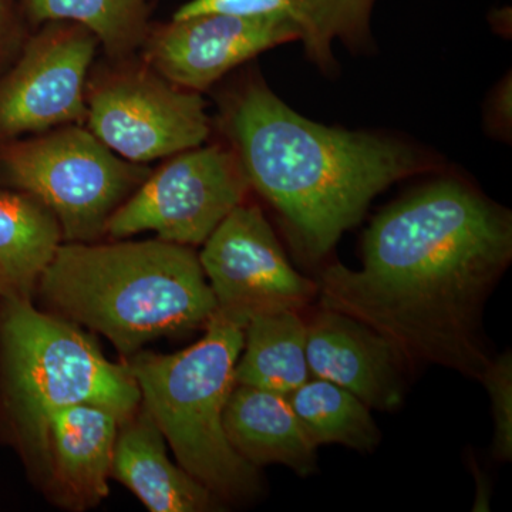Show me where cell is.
<instances>
[{
  "label": "cell",
  "mask_w": 512,
  "mask_h": 512,
  "mask_svg": "<svg viewBox=\"0 0 512 512\" xmlns=\"http://www.w3.org/2000/svg\"><path fill=\"white\" fill-rule=\"evenodd\" d=\"M362 254L359 271L320 272L319 306L375 330L407 370L480 380L493 359L484 306L512 259L510 212L460 181H436L380 212Z\"/></svg>",
  "instance_id": "6da1fadb"
},
{
  "label": "cell",
  "mask_w": 512,
  "mask_h": 512,
  "mask_svg": "<svg viewBox=\"0 0 512 512\" xmlns=\"http://www.w3.org/2000/svg\"><path fill=\"white\" fill-rule=\"evenodd\" d=\"M227 127L249 187L281 214L312 261L332 251L377 194L429 168L402 141L305 119L262 82L235 96Z\"/></svg>",
  "instance_id": "7a4b0ae2"
},
{
  "label": "cell",
  "mask_w": 512,
  "mask_h": 512,
  "mask_svg": "<svg viewBox=\"0 0 512 512\" xmlns=\"http://www.w3.org/2000/svg\"><path fill=\"white\" fill-rule=\"evenodd\" d=\"M36 291L50 312L106 336L126 357L205 329L217 312L198 255L160 238L62 244Z\"/></svg>",
  "instance_id": "3957f363"
},
{
  "label": "cell",
  "mask_w": 512,
  "mask_h": 512,
  "mask_svg": "<svg viewBox=\"0 0 512 512\" xmlns=\"http://www.w3.org/2000/svg\"><path fill=\"white\" fill-rule=\"evenodd\" d=\"M3 406L22 456L45 485L52 414L72 404L106 407L121 421L140 409L126 363L110 362L82 326L28 299H0Z\"/></svg>",
  "instance_id": "277c9868"
},
{
  "label": "cell",
  "mask_w": 512,
  "mask_h": 512,
  "mask_svg": "<svg viewBox=\"0 0 512 512\" xmlns=\"http://www.w3.org/2000/svg\"><path fill=\"white\" fill-rule=\"evenodd\" d=\"M245 326V320L217 311L190 348L173 355L140 350L126 360L141 406L177 463L218 500H248L261 490L258 468L239 456L224 430Z\"/></svg>",
  "instance_id": "5b68a950"
},
{
  "label": "cell",
  "mask_w": 512,
  "mask_h": 512,
  "mask_svg": "<svg viewBox=\"0 0 512 512\" xmlns=\"http://www.w3.org/2000/svg\"><path fill=\"white\" fill-rule=\"evenodd\" d=\"M3 165L13 184L53 212L67 242L106 234L111 215L150 174L80 127L13 144Z\"/></svg>",
  "instance_id": "8992f818"
},
{
  "label": "cell",
  "mask_w": 512,
  "mask_h": 512,
  "mask_svg": "<svg viewBox=\"0 0 512 512\" xmlns=\"http://www.w3.org/2000/svg\"><path fill=\"white\" fill-rule=\"evenodd\" d=\"M249 188L237 154L224 148H192L148 174L107 222L106 234L126 238L156 232L173 244L202 245L244 202Z\"/></svg>",
  "instance_id": "52a82bcc"
},
{
  "label": "cell",
  "mask_w": 512,
  "mask_h": 512,
  "mask_svg": "<svg viewBox=\"0 0 512 512\" xmlns=\"http://www.w3.org/2000/svg\"><path fill=\"white\" fill-rule=\"evenodd\" d=\"M202 245L198 258L217 311L248 323L259 313L302 312L318 298V284L293 269L255 205L235 207Z\"/></svg>",
  "instance_id": "ba28073f"
},
{
  "label": "cell",
  "mask_w": 512,
  "mask_h": 512,
  "mask_svg": "<svg viewBox=\"0 0 512 512\" xmlns=\"http://www.w3.org/2000/svg\"><path fill=\"white\" fill-rule=\"evenodd\" d=\"M90 131L131 163L200 147L210 134L201 96L146 73L127 74L103 84L90 96Z\"/></svg>",
  "instance_id": "9c48e42d"
},
{
  "label": "cell",
  "mask_w": 512,
  "mask_h": 512,
  "mask_svg": "<svg viewBox=\"0 0 512 512\" xmlns=\"http://www.w3.org/2000/svg\"><path fill=\"white\" fill-rule=\"evenodd\" d=\"M99 39L57 20L33 39L0 86V134L18 136L87 119L83 90Z\"/></svg>",
  "instance_id": "30bf717a"
},
{
  "label": "cell",
  "mask_w": 512,
  "mask_h": 512,
  "mask_svg": "<svg viewBox=\"0 0 512 512\" xmlns=\"http://www.w3.org/2000/svg\"><path fill=\"white\" fill-rule=\"evenodd\" d=\"M293 40H299L298 29L278 16L202 13L158 29L147 57L175 86L200 92L239 64Z\"/></svg>",
  "instance_id": "8fae6325"
},
{
  "label": "cell",
  "mask_w": 512,
  "mask_h": 512,
  "mask_svg": "<svg viewBox=\"0 0 512 512\" xmlns=\"http://www.w3.org/2000/svg\"><path fill=\"white\" fill-rule=\"evenodd\" d=\"M306 360L313 377L349 390L370 409L402 406V359L379 333L345 313L319 306L306 320Z\"/></svg>",
  "instance_id": "7c38bea8"
},
{
  "label": "cell",
  "mask_w": 512,
  "mask_h": 512,
  "mask_svg": "<svg viewBox=\"0 0 512 512\" xmlns=\"http://www.w3.org/2000/svg\"><path fill=\"white\" fill-rule=\"evenodd\" d=\"M120 424L116 414L96 404H72L52 414L45 487L57 504L84 511L109 495Z\"/></svg>",
  "instance_id": "4fadbf2b"
},
{
  "label": "cell",
  "mask_w": 512,
  "mask_h": 512,
  "mask_svg": "<svg viewBox=\"0 0 512 512\" xmlns=\"http://www.w3.org/2000/svg\"><path fill=\"white\" fill-rule=\"evenodd\" d=\"M167 441L143 406L121 421L111 478L127 487L151 512H210L220 500L167 453Z\"/></svg>",
  "instance_id": "5bb4252c"
},
{
  "label": "cell",
  "mask_w": 512,
  "mask_h": 512,
  "mask_svg": "<svg viewBox=\"0 0 512 512\" xmlns=\"http://www.w3.org/2000/svg\"><path fill=\"white\" fill-rule=\"evenodd\" d=\"M224 430L232 448L256 468L281 464L301 477L318 470V446L285 394L235 384L224 410Z\"/></svg>",
  "instance_id": "9a60e30c"
},
{
  "label": "cell",
  "mask_w": 512,
  "mask_h": 512,
  "mask_svg": "<svg viewBox=\"0 0 512 512\" xmlns=\"http://www.w3.org/2000/svg\"><path fill=\"white\" fill-rule=\"evenodd\" d=\"M376 0H191L173 19L202 13L241 16H278L299 32L306 53L325 72L335 69L332 42L342 40L350 49L370 43V18Z\"/></svg>",
  "instance_id": "2e32d148"
},
{
  "label": "cell",
  "mask_w": 512,
  "mask_h": 512,
  "mask_svg": "<svg viewBox=\"0 0 512 512\" xmlns=\"http://www.w3.org/2000/svg\"><path fill=\"white\" fill-rule=\"evenodd\" d=\"M62 241L59 221L42 202L0 191V299L33 301Z\"/></svg>",
  "instance_id": "e0dca14e"
},
{
  "label": "cell",
  "mask_w": 512,
  "mask_h": 512,
  "mask_svg": "<svg viewBox=\"0 0 512 512\" xmlns=\"http://www.w3.org/2000/svg\"><path fill=\"white\" fill-rule=\"evenodd\" d=\"M311 379L306 360V320L301 312L252 316L235 366V383L279 394L295 392Z\"/></svg>",
  "instance_id": "ac0fdd59"
},
{
  "label": "cell",
  "mask_w": 512,
  "mask_h": 512,
  "mask_svg": "<svg viewBox=\"0 0 512 512\" xmlns=\"http://www.w3.org/2000/svg\"><path fill=\"white\" fill-rule=\"evenodd\" d=\"M288 397L318 447L340 444L370 453L382 441V433L370 412L372 409L338 384L313 377Z\"/></svg>",
  "instance_id": "d6986e66"
},
{
  "label": "cell",
  "mask_w": 512,
  "mask_h": 512,
  "mask_svg": "<svg viewBox=\"0 0 512 512\" xmlns=\"http://www.w3.org/2000/svg\"><path fill=\"white\" fill-rule=\"evenodd\" d=\"M35 22L79 23L99 39L110 55H124L147 33V0H23Z\"/></svg>",
  "instance_id": "ffe728a7"
},
{
  "label": "cell",
  "mask_w": 512,
  "mask_h": 512,
  "mask_svg": "<svg viewBox=\"0 0 512 512\" xmlns=\"http://www.w3.org/2000/svg\"><path fill=\"white\" fill-rule=\"evenodd\" d=\"M490 394L494 419L493 454L497 460L512 458V356L510 350L493 357L480 380Z\"/></svg>",
  "instance_id": "44dd1931"
},
{
  "label": "cell",
  "mask_w": 512,
  "mask_h": 512,
  "mask_svg": "<svg viewBox=\"0 0 512 512\" xmlns=\"http://www.w3.org/2000/svg\"><path fill=\"white\" fill-rule=\"evenodd\" d=\"M9 0H0V28L8 15Z\"/></svg>",
  "instance_id": "7402d4cb"
}]
</instances>
